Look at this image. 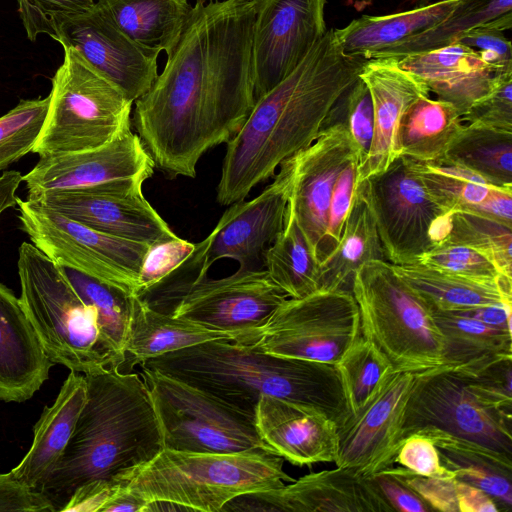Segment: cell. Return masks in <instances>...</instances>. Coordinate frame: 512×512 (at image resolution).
I'll list each match as a JSON object with an SVG mask.
<instances>
[{
  "mask_svg": "<svg viewBox=\"0 0 512 512\" xmlns=\"http://www.w3.org/2000/svg\"><path fill=\"white\" fill-rule=\"evenodd\" d=\"M254 3L195 4L163 71L134 103L131 124L155 167L194 178L199 159L230 141L254 103Z\"/></svg>",
  "mask_w": 512,
  "mask_h": 512,
  "instance_id": "obj_1",
  "label": "cell"
},
{
  "mask_svg": "<svg viewBox=\"0 0 512 512\" xmlns=\"http://www.w3.org/2000/svg\"><path fill=\"white\" fill-rule=\"evenodd\" d=\"M365 60L345 55L330 28L286 78L256 99L240 130L226 143L218 203L244 200L274 176L283 161L312 144Z\"/></svg>",
  "mask_w": 512,
  "mask_h": 512,
  "instance_id": "obj_2",
  "label": "cell"
},
{
  "mask_svg": "<svg viewBox=\"0 0 512 512\" xmlns=\"http://www.w3.org/2000/svg\"><path fill=\"white\" fill-rule=\"evenodd\" d=\"M85 404L53 470L37 489L61 511L82 485L115 481L163 448L150 389L139 373L118 366L84 375Z\"/></svg>",
  "mask_w": 512,
  "mask_h": 512,
  "instance_id": "obj_3",
  "label": "cell"
},
{
  "mask_svg": "<svg viewBox=\"0 0 512 512\" xmlns=\"http://www.w3.org/2000/svg\"><path fill=\"white\" fill-rule=\"evenodd\" d=\"M140 365L197 387L253 416L262 395L317 409L337 426L350 413L335 365L268 354L252 343L209 341Z\"/></svg>",
  "mask_w": 512,
  "mask_h": 512,
  "instance_id": "obj_4",
  "label": "cell"
},
{
  "mask_svg": "<svg viewBox=\"0 0 512 512\" xmlns=\"http://www.w3.org/2000/svg\"><path fill=\"white\" fill-rule=\"evenodd\" d=\"M283 462L281 456L262 447L226 453L163 448L150 461L119 475L115 482L149 506L215 512L240 495L278 489L292 482Z\"/></svg>",
  "mask_w": 512,
  "mask_h": 512,
  "instance_id": "obj_5",
  "label": "cell"
},
{
  "mask_svg": "<svg viewBox=\"0 0 512 512\" xmlns=\"http://www.w3.org/2000/svg\"><path fill=\"white\" fill-rule=\"evenodd\" d=\"M20 301L49 359L84 375L123 362L104 339L95 309L82 301L63 267L32 243L18 250Z\"/></svg>",
  "mask_w": 512,
  "mask_h": 512,
  "instance_id": "obj_6",
  "label": "cell"
},
{
  "mask_svg": "<svg viewBox=\"0 0 512 512\" xmlns=\"http://www.w3.org/2000/svg\"><path fill=\"white\" fill-rule=\"evenodd\" d=\"M351 293L360 314L361 334L396 371L415 374L443 365V337L430 311L385 260L362 263Z\"/></svg>",
  "mask_w": 512,
  "mask_h": 512,
  "instance_id": "obj_7",
  "label": "cell"
},
{
  "mask_svg": "<svg viewBox=\"0 0 512 512\" xmlns=\"http://www.w3.org/2000/svg\"><path fill=\"white\" fill-rule=\"evenodd\" d=\"M48 96L32 150L40 157L95 149L131 130L133 102L73 48H64Z\"/></svg>",
  "mask_w": 512,
  "mask_h": 512,
  "instance_id": "obj_8",
  "label": "cell"
},
{
  "mask_svg": "<svg viewBox=\"0 0 512 512\" xmlns=\"http://www.w3.org/2000/svg\"><path fill=\"white\" fill-rule=\"evenodd\" d=\"M141 368L140 374L153 398L164 448L217 453L268 449L257 433L253 415L181 380Z\"/></svg>",
  "mask_w": 512,
  "mask_h": 512,
  "instance_id": "obj_9",
  "label": "cell"
},
{
  "mask_svg": "<svg viewBox=\"0 0 512 512\" xmlns=\"http://www.w3.org/2000/svg\"><path fill=\"white\" fill-rule=\"evenodd\" d=\"M16 206L32 244L55 263L135 295L148 244L96 231L27 199Z\"/></svg>",
  "mask_w": 512,
  "mask_h": 512,
  "instance_id": "obj_10",
  "label": "cell"
},
{
  "mask_svg": "<svg viewBox=\"0 0 512 512\" xmlns=\"http://www.w3.org/2000/svg\"><path fill=\"white\" fill-rule=\"evenodd\" d=\"M361 336L359 308L352 293L318 290L287 298L252 344L268 354L336 365Z\"/></svg>",
  "mask_w": 512,
  "mask_h": 512,
  "instance_id": "obj_11",
  "label": "cell"
},
{
  "mask_svg": "<svg viewBox=\"0 0 512 512\" xmlns=\"http://www.w3.org/2000/svg\"><path fill=\"white\" fill-rule=\"evenodd\" d=\"M355 186L370 208L389 263H416L434 246V229L446 214L427 194L412 158L400 155L384 172Z\"/></svg>",
  "mask_w": 512,
  "mask_h": 512,
  "instance_id": "obj_12",
  "label": "cell"
},
{
  "mask_svg": "<svg viewBox=\"0 0 512 512\" xmlns=\"http://www.w3.org/2000/svg\"><path fill=\"white\" fill-rule=\"evenodd\" d=\"M512 417L480 404L463 379L443 368L416 374L402 440L424 427L476 442L512 457Z\"/></svg>",
  "mask_w": 512,
  "mask_h": 512,
  "instance_id": "obj_13",
  "label": "cell"
},
{
  "mask_svg": "<svg viewBox=\"0 0 512 512\" xmlns=\"http://www.w3.org/2000/svg\"><path fill=\"white\" fill-rule=\"evenodd\" d=\"M173 291L179 292L173 316L223 331L259 330L288 298L266 270L252 268L220 279L198 271Z\"/></svg>",
  "mask_w": 512,
  "mask_h": 512,
  "instance_id": "obj_14",
  "label": "cell"
},
{
  "mask_svg": "<svg viewBox=\"0 0 512 512\" xmlns=\"http://www.w3.org/2000/svg\"><path fill=\"white\" fill-rule=\"evenodd\" d=\"M416 374L390 368L361 407L337 426L336 466L369 476L394 465Z\"/></svg>",
  "mask_w": 512,
  "mask_h": 512,
  "instance_id": "obj_15",
  "label": "cell"
},
{
  "mask_svg": "<svg viewBox=\"0 0 512 512\" xmlns=\"http://www.w3.org/2000/svg\"><path fill=\"white\" fill-rule=\"evenodd\" d=\"M252 67L255 100L286 78L327 29V0H255Z\"/></svg>",
  "mask_w": 512,
  "mask_h": 512,
  "instance_id": "obj_16",
  "label": "cell"
},
{
  "mask_svg": "<svg viewBox=\"0 0 512 512\" xmlns=\"http://www.w3.org/2000/svg\"><path fill=\"white\" fill-rule=\"evenodd\" d=\"M145 179L130 178L80 192L27 199L96 231L152 245L177 237L145 199Z\"/></svg>",
  "mask_w": 512,
  "mask_h": 512,
  "instance_id": "obj_17",
  "label": "cell"
},
{
  "mask_svg": "<svg viewBox=\"0 0 512 512\" xmlns=\"http://www.w3.org/2000/svg\"><path fill=\"white\" fill-rule=\"evenodd\" d=\"M356 156L358 150L348 130L335 124L324 128L312 144L290 157L292 181L287 212L296 220L319 265L334 185Z\"/></svg>",
  "mask_w": 512,
  "mask_h": 512,
  "instance_id": "obj_18",
  "label": "cell"
},
{
  "mask_svg": "<svg viewBox=\"0 0 512 512\" xmlns=\"http://www.w3.org/2000/svg\"><path fill=\"white\" fill-rule=\"evenodd\" d=\"M73 48L133 103L158 76L160 53L148 50L124 34L96 4L65 19L57 38Z\"/></svg>",
  "mask_w": 512,
  "mask_h": 512,
  "instance_id": "obj_19",
  "label": "cell"
},
{
  "mask_svg": "<svg viewBox=\"0 0 512 512\" xmlns=\"http://www.w3.org/2000/svg\"><path fill=\"white\" fill-rule=\"evenodd\" d=\"M274 181L249 201L230 205L214 230L204 239L199 272H208L218 260L229 258L249 269L282 232L291 191L290 158L279 166Z\"/></svg>",
  "mask_w": 512,
  "mask_h": 512,
  "instance_id": "obj_20",
  "label": "cell"
},
{
  "mask_svg": "<svg viewBox=\"0 0 512 512\" xmlns=\"http://www.w3.org/2000/svg\"><path fill=\"white\" fill-rule=\"evenodd\" d=\"M154 167L139 136L129 130L95 149L40 157L23 181L27 199H32L46 193L87 191L123 179L147 180Z\"/></svg>",
  "mask_w": 512,
  "mask_h": 512,
  "instance_id": "obj_21",
  "label": "cell"
},
{
  "mask_svg": "<svg viewBox=\"0 0 512 512\" xmlns=\"http://www.w3.org/2000/svg\"><path fill=\"white\" fill-rule=\"evenodd\" d=\"M393 512L369 476L351 468L314 472L268 491L240 495L222 511Z\"/></svg>",
  "mask_w": 512,
  "mask_h": 512,
  "instance_id": "obj_22",
  "label": "cell"
},
{
  "mask_svg": "<svg viewBox=\"0 0 512 512\" xmlns=\"http://www.w3.org/2000/svg\"><path fill=\"white\" fill-rule=\"evenodd\" d=\"M359 77L371 95L374 127L368 154L358 165L356 184L384 172L399 157L403 117L417 99L430 95L427 85L403 69L395 57L366 59Z\"/></svg>",
  "mask_w": 512,
  "mask_h": 512,
  "instance_id": "obj_23",
  "label": "cell"
},
{
  "mask_svg": "<svg viewBox=\"0 0 512 512\" xmlns=\"http://www.w3.org/2000/svg\"><path fill=\"white\" fill-rule=\"evenodd\" d=\"M254 422L265 446L294 465L334 462L337 457V425L317 409L262 395Z\"/></svg>",
  "mask_w": 512,
  "mask_h": 512,
  "instance_id": "obj_24",
  "label": "cell"
},
{
  "mask_svg": "<svg viewBox=\"0 0 512 512\" xmlns=\"http://www.w3.org/2000/svg\"><path fill=\"white\" fill-rule=\"evenodd\" d=\"M53 365L20 299L0 283V400L30 399Z\"/></svg>",
  "mask_w": 512,
  "mask_h": 512,
  "instance_id": "obj_25",
  "label": "cell"
},
{
  "mask_svg": "<svg viewBox=\"0 0 512 512\" xmlns=\"http://www.w3.org/2000/svg\"><path fill=\"white\" fill-rule=\"evenodd\" d=\"M398 60L400 66L418 76L437 99L454 105L462 117L504 75L477 52L458 42Z\"/></svg>",
  "mask_w": 512,
  "mask_h": 512,
  "instance_id": "obj_26",
  "label": "cell"
},
{
  "mask_svg": "<svg viewBox=\"0 0 512 512\" xmlns=\"http://www.w3.org/2000/svg\"><path fill=\"white\" fill-rule=\"evenodd\" d=\"M259 330L223 331L151 307L131 295L124 365H140L151 358L215 340L251 344Z\"/></svg>",
  "mask_w": 512,
  "mask_h": 512,
  "instance_id": "obj_27",
  "label": "cell"
},
{
  "mask_svg": "<svg viewBox=\"0 0 512 512\" xmlns=\"http://www.w3.org/2000/svg\"><path fill=\"white\" fill-rule=\"evenodd\" d=\"M84 374L71 371L50 407H45L34 426L32 445L11 472L23 484L38 489L65 450L85 404Z\"/></svg>",
  "mask_w": 512,
  "mask_h": 512,
  "instance_id": "obj_28",
  "label": "cell"
},
{
  "mask_svg": "<svg viewBox=\"0 0 512 512\" xmlns=\"http://www.w3.org/2000/svg\"><path fill=\"white\" fill-rule=\"evenodd\" d=\"M428 309L443 337L440 368L472 375L512 358L511 330L486 324L457 310Z\"/></svg>",
  "mask_w": 512,
  "mask_h": 512,
  "instance_id": "obj_29",
  "label": "cell"
},
{
  "mask_svg": "<svg viewBox=\"0 0 512 512\" xmlns=\"http://www.w3.org/2000/svg\"><path fill=\"white\" fill-rule=\"evenodd\" d=\"M459 1L438 0L389 15H363L343 28L334 29V35L345 55L370 59L435 27Z\"/></svg>",
  "mask_w": 512,
  "mask_h": 512,
  "instance_id": "obj_30",
  "label": "cell"
},
{
  "mask_svg": "<svg viewBox=\"0 0 512 512\" xmlns=\"http://www.w3.org/2000/svg\"><path fill=\"white\" fill-rule=\"evenodd\" d=\"M414 433L434 442L441 462L456 479L484 491L501 510L511 508L512 457L433 427L420 428Z\"/></svg>",
  "mask_w": 512,
  "mask_h": 512,
  "instance_id": "obj_31",
  "label": "cell"
},
{
  "mask_svg": "<svg viewBox=\"0 0 512 512\" xmlns=\"http://www.w3.org/2000/svg\"><path fill=\"white\" fill-rule=\"evenodd\" d=\"M391 268L427 307L463 310L512 304V281L477 280L421 263L391 264Z\"/></svg>",
  "mask_w": 512,
  "mask_h": 512,
  "instance_id": "obj_32",
  "label": "cell"
},
{
  "mask_svg": "<svg viewBox=\"0 0 512 512\" xmlns=\"http://www.w3.org/2000/svg\"><path fill=\"white\" fill-rule=\"evenodd\" d=\"M96 4L130 39L170 54L193 13L187 0H97Z\"/></svg>",
  "mask_w": 512,
  "mask_h": 512,
  "instance_id": "obj_33",
  "label": "cell"
},
{
  "mask_svg": "<svg viewBox=\"0 0 512 512\" xmlns=\"http://www.w3.org/2000/svg\"><path fill=\"white\" fill-rule=\"evenodd\" d=\"M371 260L387 261L370 208L355 186L340 242L320 264V290L351 292L355 270Z\"/></svg>",
  "mask_w": 512,
  "mask_h": 512,
  "instance_id": "obj_34",
  "label": "cell"
},
{
  "mask_svg": "<svg viewBox=\"0 0 512 512\" xmlns=\"http://www.w3.org/2000/svg\"><path fill=\"white\" fill-rule=\"evenodd\" d=\"M464 125L461 114L449 102L417 99L405 113L398 135L399 156L423 162H437Z\"/></svg>",
  "mask_w": 512,
  "mask_h": 512,
  "instance_id": "obj_35",
  "label": "cell"
},
{
  "mask_svg": "<svg viewBox=\"0 0 512 512\" xmlns=\"http://www.w3.org/2000/svg\"><path fill=\"white\" fill-rule=\"evenodd\" d=\"M437 162L460 166L492 186L512 189V132L464 124Z\"/></svg>",
  "mask_w": 512,
  "mask_h": 512,
  "instance_id": "obj_36",
  "label": "cell"
},
{
  "mask_svg": "<svg viewBox=\"0 0 512 512\" xmlns=\"http://www.w3.org/2000/svg\"><path fill=\"white\" fill-rule=\"evenodd\" d=\"M264 258L269 277L288 298H302L320 290V265L287 210L284 228L265 249Z\"/></svg>",
  "mask_w": 512,
  "mask_h": 512,
  "instance_id": "obj_37",
  "label": "cell"
},
{
  "mask_svg": "<svg viewBox=\"0 0 512 512\" xmlns=\"http://www.w3.org/2000/svg\"><path fill=\"white\" fill-rule=\"evenodd\" d=\"M512 14V0H460L449 15L435 27L398 45L380 51L371 58L395 57L430 51L447 46L462 33L489 25Z\"/></svg>",
  "mask_w": 512,
  "mask_h": 512,
  "instance_id": "obj_38",
  "label": "cell"
},
{
  "mask_svg": "<svg viewBox=\"0 0 512 512\" xmlns=\"http://www.w3.org/2000/svg\"><path fill=\"white\" fill-rule=\"evenodd\" d=\"M468 247L490 260L512 279V228L488 218L464 211L444 216L436 245Z\"/></svg>",
  "mask_w": 512,
  "mask_h": 512,
  "instance_id": "obj_39",
  "label": "cell"
},
{
  "mask_svg": "<svg viewBox=\"0 0 512 512\" xmlns=\"http://www.w3.org/2000/svg\"><path fill=\"white\" fill-rule=\"evenodd\" d=\"M412 160L427 194L445 214L463 211L481 203L495 188L479 175L460 166Z\"/></svg>",
  "mask_w": 512,
  "mask_h": 512,
  "instance_id": "obj_40",
  "label": "cell"
},
{
  "mask_svg": "<svg viewBox=\"0 0 512 512\" xmlns=\"http://www.w3.org/2000/svg\"><path fill=\"white\" fill-rule=\"evenodd\" d=\"M63 269L82 301L95 309L104 339L124 365L131 295L74 269Z\"/></svg>",
  "mask_w": 512,
  "mask_h": 512,
  "instance_id": "obj_41",
  "label": "cell"
},
{
  "mask_svg": "<svg viewBox=\"0 0 512 512\" xmlns=\"http://www.w3.org/2000/svg\"><path fill=\"white\" fill-rule=\"evenodd\" d=\"M413 489L432 510L442 512H499L484 491L456 478L425 477L402 466L385 468Z\"/></svg>",
  "mask_w": 512,
  "mask_h": 512,
  "instance_id": "obj_42",
  "label": "cell"
},
{
  "mask_svg": "<svg viewBox=\"0 0 512 512\" xmlns=\"http://www.w3.org/2000/svg\"><path fill=\"white\" fill-rule=\"evenodd\" d=\"M335 366L339 372L349 414H354L361 407L383 374L391 368L385 356L362 336Z\"/></svg>",
  "mask_w": 512,
  "mask_h": 512,
  "instance_id": "obj_43",
  "label": "cell"
},
{
  "mask_svg": "<svg viewBox=\"0 0 512 512\" xmlns=\"http://www.w3.org/2000/svg\"><path fill=\"white\" fill-rule=\"evenodd\" d=\"M48 104L49 96L21 100L0 117V171L32 152L43 126Z\"/></svg>",
  "mask_w": 512,
  "mask_h": 512,
  "instance_id": "obj_44",
  "label": "cell"
},
{
  "mask_svg": "<svg viewBox=\"0 0 512 512\" xmlns=\"http://www.w3.org/2000/svg\"><path fill=\"white\" fill-rule=\"evenodd\" d=\"M335 124L346 127L357 147L359 164L363 162L373 137L374 115L370 92L360 77L337 99L325 119L323 129Z\"/></svg>",
  "mask_w": 512,
  "mask_h": 512,
  "instance_id": "obj_45",
  "label": "cell"
},
{
  "mask_svg": "<svg viewBox=\"0 0 512 512\" xmlns=\"http://www.w3.org/2000/svg\"><path fill=\"white\" fill-rule=\"evenodd\" d=\"M203 244V241L191 243L177 236L149 245L141 264L135 295L142 298L163 285L195 260Z\"/></svg>",
  "mask_w": 512,
  "mask_h": 512,
  "instance_id": "obj_46",
  "label": "cell"
},
{
  "mask_svg": "<svg viewBox=\"0 0 512 512\" xmlns=\"http://www.w3.org/2000/svg\"><path fill=\"white\" fill-rule=\"evenodd\" d=\"M416 263L477 280L512 281L486 257L459 245H435L422 253Z\"/></svg>",
  "mask_w": 512,
  "mask_h": 512,
  "instance_id": "obj_47",
  "label": "cell"
},
{
  "mask_svg": "<svg viewBox=\"0 0 512 512\" xmlns=\"http://www.w3.org/2000/svg\"><path fill=\"white\" fill-rule=\"evenodd\" d=\"M18 12L31 41L39 34L54 40L61 23L75 14L90 9L94 0H17Z\"/></svg>",
  "mask_w": 512,
  "mask_h": 512,
  "instance_id": "obj_48",
  "label": "cell"
},
{
  "mask_svg": "<svg viewBox=\"0 0 512 512\" xmlns=\"http://www.w3.org/2000/svg\"><path fill=\"white\" fill-rule=\"evenodd\" d=\"M512 358L472 374H458L472 396L483 406L511 416Z\"/></svg>",
  "mask_w": 512,
  "mask_h": 512,
  "instance_id": "obj_49",
  "label": "cell"
},
{
  "mask_svg": "<svg viewBox=\"0 0 512 512\" xmlns=\"http://www.w3.org/2000/svg\"><path fill=\"white\" fill-rule=\"evenodd\" d=\"M467 124L512 132V73L499 77L491 91L462 117Z\"/></svg>",
  "mask_w": 512,
  "mask_h": 512,
  "instance_id": "obj_50",
  "label": "cell"
},
{
  "mask_svg": "<svg viewBox=\"0 0 512 512\" xmlns=\"http://www.w3.org/2000/svg\"><path fill=\"white\" fill-rule=\"evenodd\" d=\"M359 162V157H354L341 171L334 185L328 210V224L323 246V261L334 251L340 242L345 221L354 197Z\"/></svg>",
  "mask_w": 512,
  "mask_h": 512,
  "instance_id": "obj_51",
  "label": "cell"
},
{
  "mask_svg": "<svg viewBox=\"0 0 512 512\" xmlns=\"http://www.w3.org/2000/svg\"><path fill=\"white\" fill-rule=\"evenodd\" d=\"M394 463L425 477L456 478L455 474L441 462L434 442L417 433L410 434L402 440Z\"/></svg>",
  "mask_w": 512,
  "mask_h": 512,
  "instance_id": "obj_52",
  "label": "cell"
},
{
  "mask_svg": "<svg viewBox=\"0 0 512 512\" xmlns=\"http://www.w3.org/2000/svg\"><path fill=\"white\" fill-rule=\"evenodd\" d=\"M455 42L477 52L497 72L512 73L511 42L503 31L482 25L462 33Z\"/></svg>",
  "mask_w": 512,
  "mask_h": 512,
  "instance_id": "obj_53",
  "label": "cell"
},
{
  "mask_svg": "<svg viewBox=\"0 0 512 512\" xmlns=\"http://www.w3.org/2000/svg\"><path fill=\"white\" fill-rule=\"evenodd\" d=\"M0 511L56 512L43 493L20 482L11 471L0 474Z\"/></svg>",
  "mask_w": 512,
  "mask_h": 512,
  "instance_id": "obj_54",
  "label": "cell"
},
{
  "mask_svg": "<svg viewBox=\"0 0 512 512\" xmlns=\"http://www.w3.org/2000/svg\"><path fill=\"white\" fill-rule=\"evenodd\" d=\"M369 477L394 511L428 512L432 510L413 489L387 469L369 475Z\"/></svg>",
  "mask_w": 512,
  "mask_h": 512,
  "instance_id": "obj_55",
  "label": "cell"
},
{
  "mask_svg": "<svg viewBox=\"0 0 512 512\" xmlns=\"http://www.w3.org/2000/svg\"><path fill=\"white\" fill-rule=\"evenodd\" d=\"M118 486L119 484L115 481L96 480L88 482L73 493L62 512L101 511Z\"/></svg>",
  "mask_w": 512,
  "mask_h": 512,
  "instance_id": "obj_56",
  "label": "cell"
},
{
  "mask_svg": "<svg viewBox=\"0 0 512 512\" xmlns=\"http://www.w3.org/2000/svg\"><path fill=\"white\" fill-rule=\"evenodd\" d=\"M512 228V189L495 187L479 204L463 210Z\"/></svg>",
  "mask_w": 512,
  "mask_h": 512,
  "instance_id": "obj_57",
  "label": "cell"
},
{
  "mask_svg": "<svg viewBox=\"0 0 512 512\" xmlns=\"http://www.w3.org/2000/svg\"><path fill=\"white\" fill-rule=\"evenodd\" d=\"M457 311L486 324L511 330L512 304L487 305Z\"/></svg>",
  "mask_w": 512,
  "mask_h": 512,
  "instance_id": "obj_58",
  "label": "cell"
},
{
  "mask_svg": "<svg viewBox=\"0 0 512 512\" xmlns=\"http://www.w3.org/2000/svg\"><path fill=\"white\" fill-rule=\"evenodd\" d=\"M149 504L124 487L118 486L100 512H143L148 511Z\"/></svg>",
  "mask_w": 512,
  "mask_h": 512,
  "instance_id": "obj_59",
  "label": "cell"
},
{
  "mask_svg": "<svg viewBox=\"0 0 512 512\" xmlns=\"http://www.w3.org/2000/svg\"><path fill=\"white\" fill-rule=\"evenodd\" d=\"M22 181L23 176L15 170L6 171L0 175V217L6 209L17 205L19 197L16 191Z\"/></svg>",
  "mask_w": 512,
  "mask_h": 512,
  "instance_id": "obj_60",
  "label": "cell"
},
{
  "mask_svg": "<svg viewBox=\"0 0 512 512\" xmlns=\"http://www.w3.org/2000/svg\"><path fill=\"white\" fill-rule=\"evenodd\" d=\"M373 0H351L357 11H361L372 3Z\"/></svg>",
  "mask_w": 512,
  "mask_h": 512,
  "instance_id": "obj_61",
  "label": "cell"
},
{
  "mask_svg": "<svg viewBox=\"0 0 512 512\" xmlns=\"http://www.w3.org/2000/svg\"><path fill=\"white\" fill-rule=\"evenodd\" d=\"M245 1H250V2H253V1H255V0H245Z\"/></svg>",
  "mask_w": 512,
  "mask_h": 512,
  "instance_id": "obj_62",
  "label": "cell"
}]
</instances>
